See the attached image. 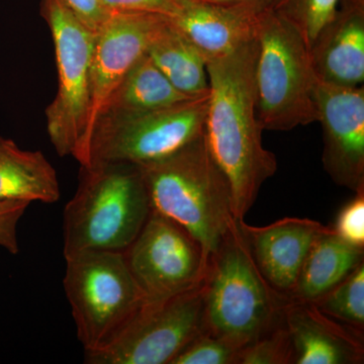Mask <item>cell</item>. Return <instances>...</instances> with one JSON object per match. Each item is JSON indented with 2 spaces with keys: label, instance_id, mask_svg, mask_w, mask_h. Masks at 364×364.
<instances>
[{
  "label": "cell",
  "instance_id": "obj_1",
  "mask_svg": "<svg viewBox=\"0 0 364 364\" xmlns=\"http://www.w3.org/2000/svg\"><path fill=\"white\" fill-rule=\"evenodd\" d=\"M257 54L255 37L226 56L207 62L210 98L203 136L229 183L237 222L245 221L261 186L277 169L275 155L263 146L257 116Z\"/></svg>",
  "mask_w": 364,
  "mask_h": 364
},
{
  "label": "cell",
  "instance_id": "obj_2",
  "mask_svg": "<svg viewBox=\"0 0 364 364\" xmlns=\"http://www.w3.org/2000/svg\"><path fill=\"white\" fill-rule=\"evenodd\" d=\"M139 167L152 210L183 227L210 262L237 221L229 183L203 134L173 154Z\"/></svg>",
  "mask_w": 364,
  "mask_h": 364
},
{
  "label": "cell",
  "instance_id": "obj_3",
  "mask_svg": "<svg viewBox=\"0 0 364 364\" xmlns=\"http://www.w3.org/2000/svg\"><path fill=\"white\" fill-rule=\"evenodd\" d=\"M139 165L81 166L77 191L64 210V257L82 251L124 252L151 214Z\"/></svg>",
  "mask_w": 364,
  "mask_h": 364
},
{
  "label": "cell",
  "instance_id": "obj_4",
  "mask_svg": "<svg viewBox=\"0 0 364 364\" xmlns=\"http://www.w3.org/2000/svg\"><path fill=\"white\" fill-rule=\"evenodd\" d=\"M287 299L263 277L237 222L208 262L203 328L242 349L282 322Z\"/></svg>",
  "mask_w": 364,
  "mask_h": 364
},
{
  "label": "cell",
  "instance_id": "obj_5",
  "mask_svg": "<svg viewBox=\"0 0 364 364\" xmlns=\"http://www.w3.org/2000/svg\"><path fill=\"white\" fill-rule=\"evenodd\" d=\"M256 39V107L263 130L291 131L318 122V78L298 28L267 9L258 18Z\"/></svg>",
  "mask_w": 364,
  "mask_h": 364
},
{
  "label": "cell",
  "instance_id": "obj_6",
  "mask_svg": "<svg viewBox=\"0 0 364 364\" xmlns=\"http://www.w3.org/2000/svg\"><path fill=\"white\" fill-rule=\"evenodd\" d=\"M63 284L85 352L109 343L146 301L123 252L82 251L65 257Z\"/></svg>",
  "mask_w": 364,
  "mask_h": 364
},
{
  "label": "cell",
  "instance_id": "obj_7",
  "mask_svg": "<svg viewBox=\"0 0 364 364\" xmlns=\"http://www.w3.org/2000/svg\"><path fill=\"white\" fill-rule=\"evenodd\" d=\"M208 98L210 92L135 116L98 119L77 161L143 165L169 156L203 135Z\"/></svg>",
  "mask_w": 364,
  "mask_h": 364
},
{
  "label": "cell",
  "instance_id": "obj_8",
  "mask_svg": "<svg viewBox=\"0 0 364 364\" xmlns=\"http://www.w3.org/2000/svg\"><path fill=\"white\" fill-rule=\"evenodd\" d=\"M41 14L51 31L58 71V90L46 109L48 135L60 156H73L90 114L95 32L62 0H42Z\"/></svg>",
  "mask_w": 364,
  "mask_h": 364
},
{
  "label": "cell",
  "instance_id": "obj_9",
  "mask_svg": "<svg viewBox=\"0 0 364 364\" xmlns=\"http://www.w3.org/2000/svg\"><path fill=\"white\" fill-rule=\"evenodd\" d=\"M203 315L205 280L168 298L146 299L109 343L85 352V363L171 364L203 331Z\"/></svg>",
  "mask_w": 364,
  "mask_h": 364
},
{
  "label": "cell",
  "instance_id": "obj_10",
  "mask_svg": "<svg viewBox=\"0 0 364 364\" xmlns=\"http://www.w3.org/2000/svg\"><path fill=\"white\" fill-rule=\"evenodd\" d=\"M123 254L147 299L168 298L193 289L208 272L200 243L181 225L153 210Z\"/></svg>",
  "mask_w": 364,
  "mask_h": 364
},
{
  "label": "cell",
  "instance_id": "obj_11",
  "mask_svg": "<svg viewBox=\"0 0 364 364\" xmlns=\"http://www.w3.org/2000/svg\"><path fill=\"white\" fill-rule=\"evenodd\" d=\"M315 102L324 136L323 165L335 183L364 191V88L317 79Z\"/></svg>",
  "mask_w": 364,
  "mask_h": 364
},
{
  "label": "cell",
  "instance_id": "obj_12",
  "mask_svg": "<svg viewBox=\"0 0 364 364\" xmlns=\"http://www.w3.org/2000/svg\"><path fill=\"white\" fill-rule=\"evenodd\" d=\"M165 14L112 13L95 32L91 68L90 107L85 135L73 157L82 154L100 112L131 67L147 51Z\"/></svg>",
  "mask_w": 364,
  "mask_h": 364
},
{
  "label": "cell",
  "instance_id": "obj_13",
  "mask_svg": "<svg viewBox=\"0 0 364 364\" xmlns=\"http://www.w3.org/2000/svg\"><path fill=\"white\" fill-rule=\"evenodd\" d=\"M238 224L263 277L287 298L311 246L330 228L303 218H284L263 227Z\"/></svg>",
  "mask_w": 364,
  "mask_h": 364
},
{
  "label": "cell",
  "instance_id": "obj_14",
  "mask_svg": "<svg viewBox=\"0 0 364 364\" xmlns=\"http://www.w3.org/2000/svg\"><path fill=\"white\" fill-rule=\"evenodd\" d=\"M282 318L296 364L363 363V331L328 317L312 303L287 298Z\"/></svg>",
  "mask_w": 364,
  "mask_h": 364
},
{
  "label": "cell",
  "instance_id": "obj_15",
  "mask_svg": "<svg viewBox=\"0 0 364 364\" xmlns=\"http://www.w3.org/2000/svg\"><path fill=\"white\" fill-rule=\"evenodd\" d=\"M318 80L341 86L364 81V0H340L310 49Z\"/></svg>",
  "mask_w": 364,
  "mask_h": 364
},
{
  "label": "cell",
  "instance_id": "obj_16",
  "mask_svg": "<svg viewBox=\"0 0 364 364\" xmlns=\"http://www.w3.org/2000/svg\"><path fill=\"white\" fill-rule=\"evenodd\" d=\"M262 11L213 6L198 0H176L173 11L167 16L208 62L226 56L254 39Z\"/></svg>",
  "mask_w": 364,
  "mask_h": 364
},
{
  "label": "cell",
  "instance_id": "obj_17",
  "mask_svg": "<svg viewBox=\"0 0 364 364\" xmlns=\"http://www.w3.org/2000/svg\"><path fill=\"white\" fill-rule=\"evenodd\" d=\"M364 248L347 243L330 227L306 254L289 298L314 303L363 264Z\"/></svg>",
  "mask_w": 364,
  "mask_h": 364
},
{
  "label": "cell",
  "instance_id": "obj_18",
  "mask_svg": "<svg viewBox=\"0 0 364 364\" xmlns=\"http://www.w3.org/2000/svg\"><path fill=\"white\" fill-rule=\"evenodd\" d=\"M61 196L56 170L40 151L0 136V202L54 203Z\"/></svg>",
  "mask_w": 364,
  "mask_h": 364
},
{
  "label": "cell",
  "instance_id": "obj_19",
  "mask_svg": "<svg viewBox=\"0 0 364 364\" xmlns=\"http://www.w3.org/2000/svg\"><path fill=\"white\" fill-rule=\"evenodd\" d=\"M193 97H188L174 87L145 53L107 98L97 121L135 116Z\"/></svg>",
  "mask_w": 364,
  "mask_h": 364
},
{
  "label": "cell",
  "instance_id": "obj_20",
  "mask_svg": "<svg viewBox=\"0 0 364 364\" xmlns=\"http://www.w3.org/2000/svg\"><path fill=\"white\" fill-rule=\"evenodd\" d=\"M146 53L174 87L184 95L200 97L210 92L207 60L168 16H163Z\"/></svg>",
  "mask_w": 364,
  "mask_h": 364
},
{
  "label": "cell",
  "instance_id": "obj_21",
  "mask_svg": "<svg viewBox=\"0 0 364 364\" xmlns=\"http://www.w3.org/2000/svg\"><path fill=\"white\" fill-rule=\"evenodd\" d=\"M321 312L353 328H364V264L359 265L331 291L314 301Z\"/></svg>",
  "mask_w": 364,
  "mask_h": 364
},
{
  "label": "cell",
  "instance_id": "obj_22",
  "mask_svg": "<svg viewBox=\"0 0 364 364\" xmlns=\"http://www.w3.org/2000/svg\"><path fill=\"white\" fill-rule=\"evenodd\" d=\"M340 0H275L273 11L298 28L311 49L318 33L336 13Z\"/></svg>",
  "mask_w": 364,
  "mask_h": 364
},
{
  "label": "cell",
  "instance_id": "obj_23",
  "mask_svg": "<svg viewBox=\"0 0 364 364\" xmlns=\"http://www.w3.org/2000/svg\"><path fill=\"white\" fill-rule=\"evenodd\" d=\"M293 342L284 318L259 338L254 340L239 351V364L294 363Z\"/></svg>",
  "mask_w": 364,
  "mask_h": 364
},
{
  "label": "cell",
  "instance_id": "obj_24",
  "mask_svg": "<svg viewBox=\"0 0 364 364\" xmlns=\"http://www.w3.org/2000/svg\"><path fill=\"white\" fill-rule=\"evenodd\" d=\"M240 347L203 328L172 360L171 364H234Z\"/></svg>",
  "mask_w": 364,
  "mask_h": 364
},
{
  "label": "cell",
  "instance_id": "obj_25",
  "mask_svg": "<svg viewBox=\"0 0 364 364\" xmlns=\"http://www.w3.org/2000/svg\"><path fill=\"white\" fill-rule=\"evenodd\" d=\"M332 229L347 243L364 248V191L341 208Z\"/></svg>",
  "mask_w": 364,
  "mask_h": 364
},
{
  "label": "cell",
  "instance_id": "obj_26",
  "mask_svg": "<svg viewBox=\"0 0 364 364\" xmlns=\"http://www.w3.org/2000/svg\"><path fill=\"white\" fill-rule=\"evenodd\" d=\"M28 205L30 203L18 200L0 202V247L6 249L14 255L20 251L18 225Z\"/></svg>",
  "mask_w": 364,
  "mask_h": 364
},
{
  "label": "cell",
  "instance_id": "obj_27",
  "mask_svg": "<svg viewBox=\"0 0 364 364\" xmlns=\"http://www.w3.org/2000/svg\"><path fill=\"white\" fill-rule=\"evenodd\" d=\"M107 13H153L170 16L176 0H100Z\"/></svg>",
  "mask_w": 364,
  "mask_h": 364
},
{
  "label": "cell",
  "instance_id": "obj_28",
  "mask_svg": "<svg viewBox=\"0 0 364 364\" xmlns=\"http://www.w3.org/2000/svg\"><path fill=\"white\" fill-rule=\"evenodd\" d=\"M93 32H97L109 16L100 0H62Z\"/></svg>",
  "mask_w": 364,
  "mask_h": 364
},
{
  "label": "cell",
  "instance_id": "obj_29",
  "mask_svg": "<svg viewBox=\"0 0 364 364\" xmlns=\"http://www.w3.org/2000/svg\"><path fill=\"white\" fill-rule=\"evenodd\" d=\"M198 1L225 7H249L260 11L273 9L275 4V0H198Z\"/></svg>",
  "mask_w": 364,
  "mask_h": 364
}]
</instances>
